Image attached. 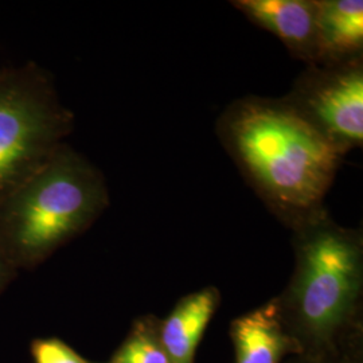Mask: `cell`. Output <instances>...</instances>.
<instances>
[{
    "label": "cell",
    "mask_w": 363,
    "mask_h": 363,
    "mask_svg": "<svg viewBox=\"0 0 363 363\" xmlns=\"http://www.w3.org/2000/svg\"><path fill=\"white\" fill-rule=\"evenodd\" d=\"M217 128L241 174L284 223L296 229L325 210L346 154L286 99L234 101Z\"/></svg>",
    "instance_id": "obj_1"
},
{
    "label": "cell",
    "mask_w": 363,
    "mask_h": 363,
    "mask_svg": "<svg viewBox=\"0 0 363 363\" xmlns=\"http://www.w3.org/2000/svg\"><path fill=\"white\" fill-rule=\"evenodd\" d=\"M109 206L104 174L62 144L0 203V247L18 271H31L84 233Z\"/></svg>",
    "instance_id": "obj_2"
},
{
    "label": "cell",
    "mask_w": 363,
    "mask_h": 363,
    "mask_svg": "<svg viewBox=\"0 0 363 363\" xmlns=\"http://www.w3.org/2000/svg\"><path fill=\"white\" fill-rule=\"evenodd\" d=\"M74 115L35 62L0 70V203L65 144Z\"/></svg>",
    "instance_id": "obj_3"
},
{
    "label": "cell",
    "mask_w": 363,
    "mask_h": 363,
    "mask_svg": "<svg viewBox=\"0 0 363 363\" xmlns=\"http://www.w3.org/2000/svg\"><path fill=\"white\" fill-rule=\"evenodd\" d=\"M295 230L298 269L289 301L306 328L325 337L346 322L359 298L362 241L330 220L325 208Z\"/></svg>",
    "instance_id": "obj_4"
},
{
    "label": "cell",
    "mask_w": 363,
    "mask_h": 363,
    "mask_svg": "<svg viewBox=\"0 0 363 363\" xmlns=\"http://www.w3.org/2000/svg\"><path fill=\"white\" fill-rule=\"evenodd\" d=\"M284 99L345 154L362 145V58L308 66Z\"/></svg>",
    "instance_id": "obj_5"
},
{
    "label": "cell",
    "mask_w": 363,
    "mask_h": 363,
    "mask_svg": "<svg viewBox=\"0 0 363 363\" xmlns=\"http://www.w3.org/2000/svg\"><path fill=\"white\" fill-rule=\"evenodd\" d=\"M232 4L280 39L295 58L316 65V0H237Z\"/></svg>",
    "instance_id": "obj_6"
},
{
    "label": "cell",
    "mask_w": 363,
    "mask_h": 363,
    "mask_svg": "<svg viewBox=\"0 0 363 363\" xmlns=\"http://www.w3.org/2000/svg\"><path fill=\"white\" fill-rule=\"evenodd\" d=\"M316 45L318 66L342 65L361 60L363 1L316 0Z\"/></svg>",
    "instance_id": "obj_7"
},
{
    "label": "cell",
    "mask_w": 363,
    "mask_h": 363,
    "mask_svg": "<svg viewBox=\"0 0 363 363\" xmlns=\"http://www.w3.org/2000/svg\"><path fill=\"white\" fill-rule=\"evenodd\" d=\"M218 301V291L208 286L187 295L177 304L159 330V337L169 363H194L198 343Z\"/></svg>",
    "instance_id": "obj_8"
},
{
    "label": "cell",
    "mask_w": 363,
    "mask_h": 363,
    "mask_svg": "<svg viewBox=\"0 0 363 363\" xmlns=\"http://www.w3.org/2000/svg\"><path fill=\"white\" fill-rule=\"evenodd\" d=\"M232 337L235 363H279L288 346L276 303L237 319Z\"/></svg>",
    "instance_id": "obj_9"
},
{
    "label": "cell",
    "mask_w": 363,
    "mask_h": 363,
    "mask_svg": "<svg viewBox=\"0 0 363 363\" xmlns=\"http://www.w3.org/2000/svg\"><path fill=\"white\" fill-rule=\"evenodd\" d=\"M109 363H169L159 330L148 320H140L130 331Z\"/></svg>",
    "instance_id": "obj_10"
},
{
    "label": "cell",
    "mask_w": 363,
    "mask_h": 363,
    "mask_svg": "<svg viewBox=\"0 0 363 363\" xmlns=\"http://www.w3.org/2000/svg\"><path fill=\"white\" fill-rule=\"evenodd\" d=\"M31 355L35 363H89L57 337L35 339L31 343Z\"/></svg>",
    "instance_id": "obj_11"
},
{
    "label": "cell",
    "mask_w": 363,
    "mask_h": 363,
    "mask_svg": "<svg viewBox=\"0 0 363 363\" xmlns=\"http://www.w3.org/2000/svg\"><path fill=\"white\" fill-rule=\"evenodd\" d=\"M19 271L15 268L3 247H0V295L13 283Z\"/></svg>",
    "instance_id": "obj_12"
}]
</instances>
